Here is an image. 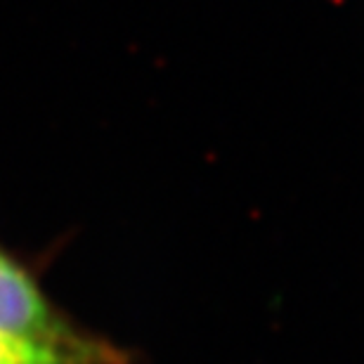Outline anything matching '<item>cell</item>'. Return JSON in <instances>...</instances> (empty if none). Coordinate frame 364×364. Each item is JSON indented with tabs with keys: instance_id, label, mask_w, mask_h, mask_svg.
<instances>
[{
	"instance_id": "2",
	"label": "cell",
	"mask_w": 364,
	"mask_h": 364,
	"mask_svg": "<svg viewBox=\"0 0 364 364\" xmlns=\"http://www.w3.org/2000/svg\"><path fill=\"white\" fill-rule=\"evenodd\" d=\"M0 364H133V358L100 333L76 343L0 336Z\"/></svg>"
},
{
	"instance_id": "1",
	"label": "cell",
	"mask_w": 364,
	"mask_h": 364,
	"mask_svg": "<svg viewBox=\"0 0 364 364\" xmlns=\"http://www.w3.org/2000/svg\"><path fill=\"white\" fill-rule=\"evenodd\" d=\"M90 333L50 298L36 270L0 244V336L76 343Z\"/></svg>"
}]
</instances>
